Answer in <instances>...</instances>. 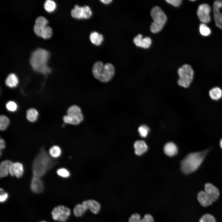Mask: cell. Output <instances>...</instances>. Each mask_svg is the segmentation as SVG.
Returning a JSON list of instances; mask_svg holds the SVG:
<instances>
[{
    "label": "cell",
    "mask_w": 222,
    "mask_h": 222,
    "mask_svg": "<svg viewBox=\"0 0 222 222\" xmlns=\"http://www.w3.org/2000/svg\"><path fill=\"white\" fill-rule=\"evenodd\" d=\"M49 154L50 156L52 158H57L61 154V149L57 146H53L49 149Z\"/></svg>",
    "instance_id": "83f0119b"
},
{
    "label": "cell",
    "mask_w": 222,
    "mask_h": 222,
    "mask_svg": "<svg viewBox=\"0 0 222 222\" xmlns=\"http://www.w3.org/2000/svg\"><path fill=\"white\" fill-rule=\"evenodd\" d=\"M6 146L5 142L4 140L1 138L0 139V150H3L5 148Z\"/></svg>",
    "instance_id": "ab89813d"
},
{
    "label": "cell",
    "mask_w": 222,
    "mask_h": 222,
    "mask_svg": "<svg viewBox=\"0 0 222 222\" xmlns=\"http://www.w3.org/2000/svg\"><path fill=\"white\" fill-rule=\"evenodd\" d=\"M57 174L60 177L66 178L70 176V173L69 171L64 168H60L57 170Z\"/></svg>",
    "instance_id": "e575fe53"
},
{
    "label": "cell",
    "mask_w": 222,
    "mask_h": 222,
    "mask_svg": "<svg viewBox=\"0 0 222 222\" xmlns=\"http://www.w3.org/2000/svg\"><path fill=\"white\" fill-rule=\"evenodd\" d=\"M222 7V1L216 0L214 2L213 12L214 17L216 25L222 29V13H220V9Z\"/></svg>",
    "instance_id": "30bf717a"
},
{
    "label": "cell",
    "mask_w": 222,
    "mask_h": 222,
    "mask_svg": "<svg viewBox=\"0 0 222 222\" xmlns=\"http://www.w3.org/2000/svg\"><path fill=\"white\" fill-rule=\"evenodd\" d=\"M6 107L9 111L11 112L15 111L17 108V104L13 101L8 102L6 105Z\"/></svg>",
    "instance_id": "d590c367"
},
{
    "label": "cell",
    "mask_w": 222,
    "mask_h": 222,
    "mask_svg": "<svg viewBox=\"0 0 222 222\" xmlns=\"http://www.w3.org/2000/svg\"><path fill=\"white\" fill-rule=\"evenodd\" d=\"M166 1L175 6L177 7L180 5L182 1L181 0H166Z\"/></svg>",
    "instance_id": "f35d334b"
},
{
    "label": "cell",
    "mask_w": 222,
    "mask_h": 222,
    "mask_svg": "<svg viewBox=\"0 0 222 222\" xmlns=\"http://www.w3.org/2000/svg\"><path fill=\"white\" fill-rule=\"evenodd\" d=\"M46 222V221H41V222Z\"/></svg>",
    "instance_id": "7bdbcfd3"
},
{
    "label": "cell",
    "mask_w": 222,
    "mask_h": 222,
    "mask_svg": "<svg viewBox=\"0 0 222 222\" xmlns=\"http://www.w3.org/2000/svg\"><path fill=\"white\" fill-rule=\"evenodd\" d=\"M52 34V28L51 27L47 26L42 30L40 36L46 39L51 37Z\"/></svg>",
    "instance_id": "4dcf8cb0"
},
{
    "label": "cell",
    "mask_w": 222,
    "mask_h": 222,
    "mask_svg": "<svg viewBox=\"0 0 222 222\" xmlns=\"http://www.w3.org/2000/svg\"><path fill=\"white\" fill-rule=\"evenodd\" d=\"M10 121L9 118L4 115L0 116V129L2 131L5 130L8 126Z\"/></svg>",
    "instance_id": "f1b7e54d"
},
{
    "label": "cell",
    "mask_w": 222,
    "mask_h": 222,
    "mask_svg": "<svg viewBox=\"0 0 222 222\" xmlns=\"http://www.w3.org/2000/svg\"><path fill=\"white\" fill-rule=\"evenodd\" d=\"M31 191L36 193H39L43 190L44 186L40 178L33 176L30 184Z\"/></svg>",
    "instance_id": "9a60e30c"
},
{
    "label": "cell",
    "mask_w": 222,
    "mask_h": 222,
    "mask_svg": "<svg viewBox=\"0 0 222 222\" xmlns=\"http://www.w3.org/2000/svg\"><path fill=\"white\" fill-rule=\"evenodd\" d=\"M199 31L200 34L204 36H208L210 35L211 32L210 29L204 23L200 24Z\"/></svg>",
    "instance_id": "1f68e13d"
},
{
    "label": "cell",
    "mask_w": 222,
    "mask_h": 222,
    "mask_svg": "<svg viewBox=\"0 0 222 222\" xmlns=\"http://www.w3.org/2000/svg\"><path fill=\"white\" fill-rule=\"evenodd\" d=\"M24 173L23 165L22 163L16 162L12 163L10 165L9 174L12 176H15L19 178L23 175Z\"/></svg>",
    "instance_id": "4fadbf2b"
},
{
    "label": "cell",
    "mask_w": 222,
    "mask_h": 222,
    "mask_svg": "<svg viewBox=\"0 0 222 222\" xmlns=\"http://www.w3.org/2000/svg\"><path fill=\"white\" fill-rule=\"evenodd\" d=\"M153 216L150 214H145L142 218L138 213H135L132 214L129 218V222H154Z\"/></svg>",
    "instance_id": "2e32d148"
},
{
    "label": "cell",
    "mask_w": 222,
    "mask_h": 222,
    "mask_svg": "<svg viewBox=\"0 0 222 222\" xmlns=\"http://www.w3.org/2000/svg\"><path fill=\"white\" fill-rule=\"evenodd\" d=\"M197 199L200 204L203 207L209 206L213 203L204 191H201L198 192Z\"/></svg>",
    "instance_id": "ac0fdd59"
},
{
    "label": "cell",
    "mask_w": 222,
    "mask_h": 222,
    "mask_svg": "<svg viewBox=\"0 0 222 222\" xmlns=\"http://www.w3.org/2000/svg\"><path fill=\"white\" fill-rule=\"evenodd\" d=\"M18 80L17 76L14 73L8 75L5 81L6 85L10 88H14L17 86Z\"/></svg>",
    "instance_id": "484cf974"
},
{
    "label": "cell",
    "mask_w": 222,
    "mask_h": 222,
    "mask_svg": "<svg viewBox=\"0 0 222 222\" xmlns=\"http://www.w3.org/2000/svg\"><path fill=\"white\" fill-rule=\"evenodd\" d=\"M49 55V52L45 49L38 48L35 50L32 53L30 60L33 69L44 75L50 73L51 69L47 65Z\"/></svg>",
    "instance_id": "7a4b0ae2"
},
{
    "label": "cell",
    "mask_w": 222,
    "mask_h": 222,
    "mask_svg": "<svg viewBox=\"0 0 222 222\" xmlns=\"http://www.w3.org/2000/svg\"><path fill=\"white\" fill-rule=\"evenodd\" d=\"M51 214L54 220L60 222H66L71 215V211L67 207L59 205L54 208Z\"/></svg>",
    "instance_id": "52a82bcc"
},
{
    "label": "cell",
    "mask_w": 222,
    "mask_h": 222,
    "mask_svg": "<svg viewBox=\"0 0 222 222\" xmlns=\"http://www.w3.org/2000/svg\"><path fill=\"white\" fill-rule=\"evenodd\" d=\"M134 147L135 153L138 155H141L145 153L148 148L146 142L143 140L136 141L134 143Z\"/></svg>",
    "instance_id": "ffe728a7"
},
{
    "label": "cell",
    "mask_w": 222,
    "mask_h": 222,
    "mask_svg": "<svg viewBox=\"0 0 222 222\" xmlns=\"http://www.w3.org/2000/svg\"><path fill=\"white\" fill-rule=\"evenodd\" d=\"M149 131V128L145 125L141 126L138 129L140 135L143 138L146 137L147 136Z\"/></svg>",
    "instance_id": "836d02e7"
},
{
    "label": "cell",
    "mask_w": 222,
    "mask_h": 222,
    "mask_svg": "<svg viewBox=\"0 0 222 222\" xmlns=\"http://www.w3.org/2000/svg\"><path fill=\"white\" fill-rule=\"evenodd\" d=\"M71 14L72 16L77 19H84V12L83 6H80L77 5L75 6L71 10Z\"/></svg>",
    "instance_id": "603a6c76"
},
{
    "label": "cell",
    "mask_w": 222,
    "mask_h": 222,
    "mask_svg": "<svg viewBox=\"0 0 222 222\" xmlns=\"http://www.w3.org/2000/svg\"><path fill=\"white\" fill-rule=\"evenodd\" d=\"M133 41L135 45L144 48H148L150 46L152 41L149 37L142 38V35L139 34L135 36L133 39Z\"/></svg>",
    "instance_id": "5bb4252c"
},
{
    "label": "cell",
    "mask_w": 222,
    "mask_h": 222,
    "mask_svg": "<svg viewBox=\"0 0 222 222\" xmlns=\"http://www.w3.org/2000/svg\"><path fill=\"white\" fill-rule=\"evenodd\" d=\"M211 10L210 6L207 4H202L199 6L197 12V15L203 23H207L210 22Z\"/></svg>",
    "instance_id": "ba28073f"
},
{
    "label": "cell",
    "mask_w": 222,
    "mask_h": 222,
    "mask_svg": "<svg viewBox=\"0 0 222 222\" xmlns=\"http://www.w3.org/2000/svg\"><path fill=\"white\" fill-rule=\"evenodd\" d=\"M48 23L47 19L43 16H40L36 18L35 21L33 29L37 35L40 36L42 30L47 26Z\"/></svg>",
    "instance_id": "7c38bea8"
},
{
    "label": "cell",
    "mask_w": 222,
    "mask_h": 222,
    "mask_svg": "<svg viewBox=\"0 0 222 222\" xmlns=\"http://www.w3.org/2000/svg\"><path fill=\"white\" fill-rule=\"evenodd\" d=\"M57 163V161L48 154L44 148H41L32 162L33 176L41 178Z\"/></svg>",
    "instance_id": "6da1fadb"
},
{
    "label": "cell",
    "mask_w": 222,
    "mask_h": 222,
    "mask_svg": "<svg viewBox=\"0 0 222 222\" xmlns=\"http://www.w3.org/2000/svg\"><path fill=\"white\" fill-rule=\"evenodd\" d=\"M220 148L222 149V138L220 140Z\"/></svg>",
    "instance_id": "b9f144b4"
},
{
    "label": "cell",
    "mask_w": 222,
    "mask_h": 222,
    "mask_svg": "<svg viewBox=\"0 0 222 222\" xmlns=\"http://www.w3.org/2000/svg\"><path fill=\"white\" fill-rule=\"evenodd\" d=\"M101 1L105 4H108L109 3H110L112 1V0H101Z\"/></svg>",
    "instance_id": "60d3db41"
},
{
    "label": "cell",
    "mask_w": 222,
    "mask_h": 222,
    "mask_svg": "<svg viewBox=\"0 0 222 222\" xmlns=\"http://www.w3.org/2000/svg\"><path fill=\"white\" fill-rule=\"evenodd\" d=\"M209 95L212 100H218L222 97V90L218 87H214L209 90Z\"/></svg>",
    "instance_id": "d4e9b609"
},
{
    "label": "cell",
    "mask_w": 222,
    "mask_h": 222,
    "mask_svg": "<svg viewBox=\"0 0 222 222\" xmlns=\"http://www.w3.org/2000/svg\"><path fill=\"white\" fill-rule=\"evenodd\" d=\"M84 15V19H88L92 16V12L90 8L88 6L85 5L83 6Z\"/></svg>",
    "instance_id": "8d00e7d4"
},
{
    "label": "cell",
    "mask_w": 222,
    "mask_h": 222,
    "mask_svg": "<svg viewBox=\"0 0 222 222\" xmlns=\"http://www.w3.org/2000/svg\"><path fill=\"white\" fill-rule=\"evenodd\" d=\"M0 201L1 203H3L5 202L8 197V194L2 188L0 189Z\"/></svg>",
    "instance_id": "74e56055"
},
{
    "label": "cell",
    "mask_w": 222,
    "mask_h": 222,
    "mask_svg": "<svg viewBox=\"0 0 222 222\" xmlns=\"http://www.w3.org/2000/svg\"><path fill=\"white\" fill-rule=\"evenodd\" d=\"M13 162L11 161L6 160L2 161L0 164V177H7L9 174L10 167Z\"/></svg>",
    "instance_id": "d6986e66"
},
{
    "label": "cell",
    "mask_w": 222,
    "mask_h": 222,
    "mask_svg": "<svg viewBox=\"0 0 222 222\" xmlns=\"http://www.w3.org/2000/svg\"><path fill=\"white\" fill-rule=\"evenodd\" d=\"M89 39L91 43L97 46L101 45L103 40V36L102 35L96 31L91 33Z\"/></svg>",
    "instance_id": "cb8c5ba5"
},
{
    "label": "cell",
    "mask_w": 222,
    "mask_h": 222,
    "mask_svg": "<svg viewBox=\"0 0 222 222\" xmlns=\"http://www.w3.org/2000/svg\"><path fill=\"white\" fill-rule=\"evenodd\" d=\"M199 222H216V219L212 215L207 213L200 217Z\"/></svg>",
    "instance_id": "d6a6232c"
},
{
    "label": "cell",
    "mask_w": 222,
    "mask_h": 222,
    "mask_svg": "<svg viewBox=\"0 0 222 222\" xmlns=\"http://www.w3.org/2000/svg\"><path fill=\"white\" fill-rule=\"evenodd\" d=\"M115 68L113 64L107 63L104 64L100 78L99 81L103 83L110 81L115 74Z\"/></svg>",
    "instance_id": "9c48e42d"
},
{
    "label": "cell",
    "mask_w": 222,
    "mask_h": 222,
    "mask_svg": "<svg viewBox=\"0 0 222 222\" xmlns=\"http://www.w3.org/2000/svg\"><path fill=\"white\" fill-rule=\"evenodd\" d=\"M204 190L213 202L216 201L219 198L220 195L219 191L212 183H206L204 185Z\"/></svg>",
    "instance_id": "8fae6325"
},
{
    "label": "cell",
    "mask_w": 222,
    "mask_h": 222,
    "mask_svg": "<svg viewBox=\"0 0 222 222\" xmlns=\"http://www.w3.org/2000/svg\"><path fill=\"white\" fill-rule=\"evenodd\" d=\"M178 150V148L176 146L171 142L166 143L164 147L165 153L169 156H172L175 155L177 153Z\"/></svg>",
    "instance_id": "7402d4cb"
},
{
    "label": "cell",
    "mask_w": 222,
    "mask_h": 222,
    "mask_svg": "<svg viewBox=\"0 0 222 222\" xmlns=\"http://www.w3.org/2000/svg\"><path fill=\"white\" fill-rule=\"evenodd\" d=\"M150 14L154 20L150 26V31L154 33H157L162 28L167 20V17L158 6H155L152 9Z\"/></svg>",
    "instance_id": "5b68a950"
},
{
    "label": "cell",
    "mask_w": 222,
    "mask_h": 222,
    "mask_svg": "<svg viewBox=\"0 0 222 222\" xmlns=\"http://www.w3.org/2000/svg\"><path fill=\"white\" fill-rule=\"evenodd\" d=\"M101 209V205L98 201L94 199L84 201L81 204H76L73 209L74 215L76 217L82 216L88 210L95 214H98Z\"/></svg>",
    "instance_id": "277c9868"
},
{
    "label": "cell",
    "mask_w": 222,
    "mask_h": 222,
    "mask_svg": "<svg viewBox=\"0 0 222 222\" xmlns=\"http://www.w3.org/2000/svg\"><path fill=\"white\" fill-rule=\"evenodd\" d=\"M205 150L189 153L182 161L181 168L186 174L191 173L196 171L200 167L208 152Z\"/></svg>",
    "instance_id": "3957f363"
},
{
    "label": "cell",
    "mask_w": 222,
    "mask_h": 222,
    "mask_svg": "<svg viewBox=\"0 0 222 222\" xmlns=\"http://www.w3.org/2000/svg\"><path fill=\"white\" fill-rule=\"evenodd\" d=\"M179 78L178 80V85L184 88L188 87L193 79L194 71L191 66L184 64L180 67L178 71Z\"/></svg>",
    "instance_id": "8992f818"
},
{
    "label": "cell",
    "mask_w": 222,
    "mask_h": 222,
    "mask_svg": "<svg viewBox=\"0 0 222 222\" xmlns=\"http://www.w3.org/2000/svg\"><path fill=\"white\" fill-rule=\"evenodd\" d=\"M44 8L48 12L53 11L56 7L55 2L52 0H47L44 4Z\"/></svg>",
    "instance_id": "f546056e"
},
{
    "label": "cell",
    "mask_w": 222,
    "mask_h": 222,
    "mask_svg": "<svg viewBox=\"0 0 222 222\" xmlns=\"http://www.w3.org/2000/svg\"><path fill=\"white\" fill-rule=\"evenodd\" d=\"M104 64L100 61L95 62L92 67V73L94 77L99 80L103 71Z\"/></svg>",
    "instance_id": "44dd1931"
},
{
    "label": "cell",
    "mask_w": 222,
    "mask_h": 222,
    "mask_svg": "<svg viewBox=\"0 0 222 222\" xmlns=\"http://www.w3.org/2000/svg\"><path fill=\"white\" fill-rule=\"evenodd\" d=\"M84 117L82 114H72L64 116L63 117L64 122L67 124L72 125H78L83 120Z\"/></svg>",
    "instance_id": "e0dca14e"
},
{
    "label": "cell",
    "mask_w": 222,
    "mask_h": 222,
    "mask_svg": "<svg viewBox=\"0 0 222 222\" xmlns=\"http://www.w3.org/2000/svg\"><path fill=\"white\" fill-rule=\"evenodd\" d=\"M38 113L37 110L34 108H31L27 112L26 117L27 119L31 122L36 121L37 119Z\"/></svg>",
    "instance_id": "4316f807"
}]
</instances>
